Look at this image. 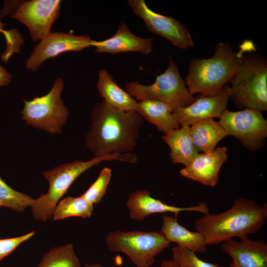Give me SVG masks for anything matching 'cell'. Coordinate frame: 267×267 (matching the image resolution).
Here are the masks:
<instances>
[{
    "mask_svg": "<svg viewBox=\"0 0 267 267\" xmlns=\"http://www.w3.org/2000/svg\"><path fill=\"white\" fill-rule=\"evenodd\" d=\"M93 211V205L82 196H68L60 201L54 210V221L78 217L84 219L90 218Z\"/></svg>",
    "mask_w": 267,
    "mask_h": 267,
    "instance_id": "23",
    "label": "cell"
},
{
    "mask_svg": "<svg viewBox=\"0 0 267 267\" xmlns=\"http://www.w3.org/2000/svg\"><path fill=\"white\" fill-rule=\"evenodd\" d=\"M172 253V260L178 267H221L217 264L204 261L194 252L178 246L174 247Z\"/></svg>",
    "mask_w": 267,
    "mask_h": 267,
    "instance_id": "27",
    "label": "cell"
},
{
    "mask_svg": "<svg viewBox=\"0 0 267 267\" xmlns=\"http://www.w3.org/2000/svg\"><path fill=\"white\" fill-rule=\"evenodd\" d=\"M126 206L130 217L139 221L155 214L172 213L177 217L182 212H196L204 214L209 213V207L205 202H200L190 207L170 205L152 197L146 190H137L132 192L127 200Z\"/></svg>",
    "mask_w": 267,
    "mask_h": 267,
    "instance_id": "14",
    "label": "cell"
},
{
    "mask_svg": "<svg viewBox=\"0 0 267 267\" xmlns=\"http://www.w3.org/2000/svg\"><path fill=\"white\" fill-rule=\"evenodd\" d=\"M128 3L151 33L167 39L180 49H186L194 46L189 29L178 19L155 12L144 0H129Z\"/></svg>",
    "mask_w": 267,
    "mask_h": 267,
    "instance_id": "11",
    "label": "cell"
},
{
    "mask_svg": "<svg viewBox=\"0 0 267 267\" xmlns=\"http://www.w3.org/2000/svg\"><path fill=\"white\" fill-rule=\"evenodd\" d=\"M35 234V231H32L20 236L0 239V261L10 254L18 246Z\"/></svg>",
    "mask_w": 267,
    "mask_h": 267,
    "instance_id": "28",
    "label": "cell"
},
{
    "mask_svg": "<svg viewBox=\"0 0 267 267\" xmlns=\"http://www.w3.org/2000/svg\"><path fill=\"white\" fill-rule=\"evenodd\" d=\"M5 25V24L4 23L1 22L0 19V33L1 32L4 33V31L3 30V28L4 27Z\"/></svg>",
    "mask_w": 267,
    "mask_h": 267,
    "instance_id": "32",
    "label": "cell"
},
{
    "mask_svg": "<svg viewBox=\"0 0 267 267\" xmlns=\"http://www.w3.org/2000/svg\"><path fill=\"white\" fill-rule=\"evenodd\" d=\"M190 132L193 144L199 153L213 151L219 141L228 136L219 121L213 119L193 124L190 126Z\"/></svg>",
    "mask_w": 267,
    "mask_h": 267,
    "instance_id": "21",
    "label": "cell"
},
{
    "mask_svg": "<svg viewBox=\"0 0 267 267\" xmlns=\"http://www.w3.org/2000/svg\"><path fill=\"white\" fill-rule=\"evenodd\" d=\"M229 267H235V266H234L233 263L232 262V263H230V264L229 265Z\"/></svg>",
    "mask_w": 267,
    "mask_h": 267,
    "instance_id": "33",
    "label": "cell"
},
{
    "mask_svg": "<svg viewBox=\"0 0 267 267\" xmlns=\"http://www.w3.org/2000/svg\"><path fill=\"white\" fill-rule=\"evenodd\" d=\"M153 39L139 37L133 34L127 24L121 22L115 34L100 41L92 40L90 46L96 53L116 54L122 52H136L145 55L152 53Z\"/></svg>",
    "mask_w": 267,
    "mask_h": 267,
    "instance_id": "16",
    "label": "cell"
},
{
    "mask_svg": "<svg viewBox=\"0 0 267 267\" xmlns=\"http://www.w3.org/2000/svg\"><path fill=\"white\" fill-rule=\"evenodd\" d=\"M64 83L62 79L54 80L46 94L24 100L22 119L34 128L52 134H60L69 115L68 108L61 99Z\"/></svg>",
    "mask_w": 267,
    "mask_h": 267,
    "instance_id": "8",
    "label": "cell"
},
{
    "mask_svg": "<svg viewBox=\"0 0 267 267\" xmlns=\"http://www.w3.org/2000/svg\"><path fill=\"white\" fill-rule=\"evenodd\" d=\"M11 79L12 75L0 65V87L7 86Z\"/></svg>",
    "mask_w": 267,
    "mask_h": 267,
    "instance_id": "29",
    "label": "cell"
},
{
    "mask_svg": "<svg viewBox=\"0 0 267 267\" xmlns=\"http://www.w3.org/2000/svg\"><path fill=\"white\" fill-rule=\"evenodd\" d=\"M138 105L143 118L155 125L164 134L180 128L173 110L165 103L157 100L147 99L138 101Z\"/></svg>",
    "mask_w": 267,
    "mask_h": 267,
    "instance_id": "22",
    "label": "cell"
},
{
    "mask_svg": "<svg viewBox=\"0 0 267 267\" xmlns=\"http://www.w3.org/2000/svg\"><path fill=\"white\" fill-rule=\"evenodd\" d=\"M111 177V169L104 167L93 183L81 196L93 205L99 203L106 193Z\"/></svg>",
    "mask_w": 267,
    "mask_h": 267,
    "instance_id": "26",
    "label": "cell"
},
{
    "mask_svg": "<svg viewBox=\"0 0 267 267\" xmlns=\"http://www.w3.org/2000/svg\"><path fill=\"white\" fill-rule=\"evenodd\" d=\"M227 148L219 147L209 153H199L192 161L180 172L186 178L214 187L218 182L219 174L227 159Z\"/></svg>",
    "mask_w": 267,
    "mask_h": 267,
    "instance_id": "15",
    "label": "cell"
},
{
    "mask_svg": "<svg viewBox=\"0 0 267 267\" xmlns=\"http://www.w3.org/2000/svg\"><path fill=\"white\" fill-rule=\"evenodd\" d=\"M168 59L167 68L156 77L153 84L144 85L130 81L126 84L125 90L137 101L159 100L169 106L173 111L190 104L195 97L189 92L176 62L170 55H168Z\"/></svg>",
    "mask_w": 267,
    "mask_h": 267,
    "instance_id": "6",
    "label": "cell"
},
{
    "mask_svg": "<svg viewBox=\"0 0 267 267\" xmlns=\"http://www.w3.org/2000/svg\"><path fill=\"white\" fill-rule=\"evenodd\" d=\"M230 95V87L225 85L217 93L200 94L190 104L176 109L173 113L181 126H190L202 120L220 118L226 109Z\"/></svg>",
    "mask_w": 267,
    "mask_h": 267,
    "instance_id": "13",
    "label": "cell"
},
{
    "mask_svg": "<svg viewBox=\"0 0 267 267\" xmlns=\"http://www.w3.org/2000/svg\"><path fill=\"white\" fill-rule=\"evenodd\" d=\"M0 206H2V205H1V203H0Z\"/></svg>",
    "mask_w": 267,
    "mask_h": 267,
    "instance_id": "34",
    "label": "cell"
},
{
    "mask_svg": "<svg viewBox=\"0 0 267 267\" xmlns=\"http://www.w3.org/2000/svg\"><path fill=\"white\" fill-rule=\"evenodd\" d=\"M34 200L31 197L11 188L0 178V202L2 206L22 212L31 207Z\"/></svg>",
    "mask_w": 267,
    "mask_h": 267,
    "instance_id": "25",
    "label": "cell"
},
{
    "mask_svg": "<svg viewBox=\"0 0 267 267\" xmlns=\"http://www.w3.org/2000/svg\"><path fill=\"white\" fill-rule=\"evenodd\" d=\"M170 243L161 231L117 230L109 232L106 237L108 250L126 254L135 267H149L155 257Z\"/></svg>",
    "mask_w": 267,
    "mask_h": 267,
    "instance_id": "7",
    "label": "cell"
},
{
    "mask_svg": "<svg viewBox=\"0 0 267 267\" xmlns=\"http://www.w3.org/2000/svg\"><path fill=\"white\" fill-rule=\"evenodd\" d=\"M246 52L230 81V98L239 109L267 110V59Z\"/></svg>",
    "mask_w": 267,
    "mask_h": 267,
    "instance_id": "5",
    "label": "cell"
},
{
    "mask_svg": "<svg viewBox=\"0 0 267 267\" xmlns=\"http://www.w3.org/2000/svg\"><path fill=\"white\" fill-rule=\"evenodd\" d=\"M90 118L85 142L94 157L133 153L135 150L144 120L139 113L114 109L102 100L94 105Z\"/></svg>",
    "mask_w": 267,
    "mask_h": 267,
    "instance_id": "1",
    "label": "cell"
},
{
    "mask_svg": "<svg viewBox=\"0 0 267 267\" xmlns=\"http://www.w3.org/2000/svg\"><path fill=\"white\" fill-rule=\"evenodd\" d=\"M221 250L232 259L235 267H267V244L248 237L236 241L229 239L221 243Z\"/></svg>",
    "mask_w": 267,
    "mask_h": 267,
    "instance_id": "17",
    "label": "cell"
},
{
    "mask_svg": "<svg viewBox=\"0 0 267 267\" xmlns=\"http://www.w3.org/2000/svg\"><path fill=\"white\" fill-rule=\"evenodd\" d=\"M85 267H103L101 265L99 264H86Z\"/></svg>",
    "mask_w": 267,
    "mask_h": 267,
    "instance_id": "31",
    "label": "cell"
},
{
    "mask_svg": "<svg viewBox=\"0 0 267 267\" xmlns=\"http://www.w3.org/2000/svg\"><path fill=\"white\" fill-rule=\"evenodd\" d=\"M255 50L252 41H244L238 51H235L230 43L220 42L215 46L211 57L192 59L185 81L189 92L192 95L196 93L204 95L217 93L230 82L243 55Z\"/></svg>",
    "mask_w": 267,
    "mask_h": 267,
    "instance_id": "3",
    "label": "cell"
},
{
    "mask_svg": "<svg viewBox=\"0 0 267 267\" xmlns=\"http://www.w3.org/2000/svg\"><path fill=\"white\" fill-rule=\"evenodd\" d=\"M73 245L67 244L51 249L43 256L37 267H80Z\"/></svg>",
    "mask_w": 267,
    "mask_h": 267,
    "instance_id": "24",
    "label": "cell"
},
{
    "mask_svg": "<svg viewBox=\"0 0 267 267\" xmlns=\"http://www.w3.org/2000/svg\"><path fill=\"white\" fill-rule=\"evenodd\" d=\"M88 35L77 36L70 33L51 32L40 41L26 60L27 70L36 71L45 60L69 51L79 52L90 46Z\"/></svg>",
    "mask_w": 267,
    "mask_h": 267,
    "instance_id": "12",
    "label": "cell"
},
{
    "mask_svg": "<svg viewBox=\"0 0 267 267\" xmlns=\"http://www.w3.org/2000/svg\"><path fill=\"white\" fill-rule=\"evenodd\" d=\"M219 118L228 135L233 136L248 149L256 150L264 145L267 121L262 112L250 109L231 111L226 109Z\"/></svg>",
    "mask_w": 267,
    "mask_h": 267,
    "instance_id": "10",
    "label": "cell"
},
{
    "mask_svg": "<svg viewBox=\"0 0 267 267\" xmlns=\"http://www.w3.org/2000/svg\"><path fill=\"white\" fill-rule=\"evenodd\" d=\"M96 87L99 95L108 106L120 111H136L143 118L138 101L119 87L107 70L98 71Z\"/></svg>",
    "mask_w": 267,
    "mask_h": 267,
    "instance_id": "18",
    "label": "cell"
},
{
    "mask_svg": "<svg viewBox=\"0 0 267 267\" xmlns=\"http://www.w3.org/2000/svg\"><path fill=\"white\" fill-rule=\"evenodd\" d=\"M160 267H178L176 263L173 260L163 261Z\"/></svg>",
    "mask_w": 267,
    "mask_h": 267,
    "instance_id": "30",
    "label": "cell"
},
{
    "mask_svg": "<svg viewBox=\"0 0 267 267\" xmlns=\"http://www.w3.org/2000/svg\"><path fill=\"white\" fill-rule=\"evenodd\" d=\"M61 2L59 0L6 1L0 12V18L9 14L26 25L33 41L40 42L51 32V27L60 15Z\"/></svg>",
    "mask_w": 267,
    "mask_h": 267,
    "instance_id": "9",
    "label": "cell"
},
{
    "mask_svg": "<svg viewBox=\"0 0 267 267\" xmlns=\"http://www.w3.org/2000/svg\"><path fill=\"white\" fill-rule=\"evenodd\" d=\"M111 160L134 164L137 161V157L134 153H117L94 157L88 161L75 160L44 172L43 175L48 182V188L46 193L42 194L34 199L31 205L33 218L43 222L49 220L52 217L59 201L77 178L101 162Z\"/></svg>",
    "mask_w": 267,
    "mask_h": 267,
    "instance_id": "4",
    "label": "cell"
},
{
    "mask_svg": "<svg viewBox=\"0 0 267 267\" xmlns=\"http://www.w3.org/2000/svg\"><path fill=\"white\" fill-rule=\"evenodd\" d=\"M267 219V204L240 197L230 208L219 214H204L195 220L196 231L202 234L207 246L221 244L234 237L240 239L259 231Z\"/></svg>",
    "mask_w": 267,
    "mask_h": 267,
    "instance_id": "2",
    "label": "cell"
},
{
    "mask_svg": "<svg viewBox=\"0 0 267 267\" xmlns=\"http://www.w3.org/2000/svg\"><path fill=\"white\" fill-rule=\"evenodd\" d=\"M161 231L170 242L186 248L195 253H204L207 248L205 239L200 232H193L182 226L177 217L164 215Z\"/></svg>",
    "mask_w": 267,
    "mask_h": 267,
    "instance_id": "19",
    "label": "cell"
},
{
    "mask_svg": "<svg viewBox=\"0 0 267 267\" xmlns=\"http://www.w3.org/2000/svg\"><path fill=\"white\" fill-rule=\"evenodd\" d=\"M162 138L170 148L169 155L173 163L188 165L199 153L190 132V126H182L164 134Z\"/></svg>",
    "mask_w": 267,
    "mask_h": 267,
    "instance_id": "20",
    "label": "cell"
}]
</instances>
